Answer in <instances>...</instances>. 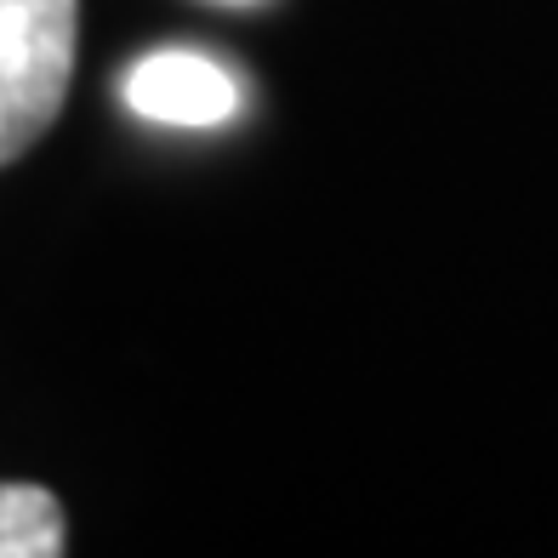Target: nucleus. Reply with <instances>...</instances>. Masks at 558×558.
<instances>
[{"label": "nucleus", "instance_id": "nucleus-1", "mask_svg": "<svg viewBox=\"0 0 558 558\" xmlns=\"http://www.w3.org/2000/svg\"><path fill=\"white\" fill-rule=\"evenodd\" d=\"M81 52V0H0V166L52 132Z\"/></svg>", "mask_w": 558, "mask_h": 558}, {"label": "nucleus", "instance_id": "nucleus-2", "mask_svg": "<svg viewBox=\"0 0 558 558\" xmlns=\"http://www.w3.org/2000/svg\"><path fill=\"white\" fill-rule=\"evenodd\" d=\"M120 97L137 120L155 125H222L240 109V86L217 58L189 52V46H160V52H143L132 69L120 74Z\"/></svg>", "mask_w": 558, "mask_h": 558}, {"label": "nucleus", "instance_id": "nucleus-3", "mask_svg": "<svg viewBox=\"0 0 558 558\" xmlns=\"http://www.w3.org/2000/svg\"><path fill=\"white\" fill-rule=\"evenodd\" d=\"M63 507L46 485H0V558H58Z\"/></svg>", "mask_w": 558, "mask_h": 558}]
</instances>
